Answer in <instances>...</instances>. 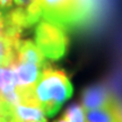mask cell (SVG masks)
Wrapping results in <instances>:
<instances>
[{
    "mask_svg": "<svg viewBox=\"0 0 122 122\" xmlns=\"http://www.w3.org/2000/svg\"><path fill=\"white\" fill-rule=\"evenodd\" d=\"M13 1L18 8H27L34 0H13Z\"/></svg>",
    "mask_w": 122,
    "mask_h": 122,
    "instance_id": "obj_13",
    "label": "cell"
},
{
    "mask_svg": "<svg viewBox=\"0 0 122 122\" xmlns=\"http://www.w3.org/2000/svg\"><path fill=\"white\" fill-rule=\"evenodd\" d=\"M37 2L42 19L67 30L93 22L100 0H37Z\"/></svg>",
    "mask_w": 122,
    "mask_h": 122,
    "instance_id": "obj_1",
    "label": "cell"
},
{
    "mask_svg": "<svg viewBox=\"0 0 122 122\" xmlns=\"http://www.w3.org/2000/svg\"><path fill=\"white\" fill-rule=\"evenodd\" d=\"M20 40L2 35L0 37V67L11 68L16 65L17 46Z\"/></svg>",
    "mask_w": 122,
    "mask_h": 122,
    "instance_id": "obj_7",
    "label": "cell"
},
{
    "mask_svg": "<svg viewBox=\"0 0 122 122\" xmlns=\"http://www.w3.org/2000/svg\"><path fill=\"white\" fill-rule=\"evenodd\" d=\"M69 39L65 28L42 19L35 28V44L50 60H59L67 52Z\"/></svg>",
    "mask_w": 122,
    "mask_h": 122,
    "instance_id": "obj_3",
    "label": "cell"
},
{
    "mask_svg": "<svg viewBox=\"0 0 122 122\" xmlns=\"http://www.w3.org/2000/svg\"><path fill=\"white\" fill-rule=\"evenodd\" d=\"M15 75L16 86L19 87H30L35 86L40 78V75L43 68L34 63L28 62H18L11 67Z\"/></svg>",
    "mask_w": 122,
    "mask_h": 122,
    "instance_id": "obj_5",
    "label": "cell"
},
{
    "mask_svg": "<svg viewBox=\"0 0 122 122\" xmlns=\"http://www.w3.org/2000/svg\"><path fill=\"white\" fill-rule=\"evenodd\" d=\"M0 122H22L15 111V105L0 98Z\"/></svg>",
    "mask_w": 122,
    "mask_h": 122,
    "instance_id": "obj_10",
    "label": "cell"
},
{
    "mask_svg": "<svg viewBox=\"0 0 122 122\" xmlns=\"http://www.w3.org/2000/svg\"><path fill=\"white\" fill-rule=\"evenodd\" d=\"M15 111L22 122H46V117L37 106L18 104L15 105Z\"/></svg>",
    "mask_w": 122,
    "mask_h": 122,
    "instance_id": "obj_9",
    "label": "cell"
},
{
    "mask_svg": "<svg viewBox=\"0 0 122 122\" xmlns=\"http://www.w3.org/2000/svg\"><path fill=\"white\" fill-rule=\"evenodd\" d=\"M113 96L111 95L105 86L103 85H93L87 87L81 95V106L84 111L95 110L114 103Z\"/></svg>",
    "mask_w": 122,
    "mask_h": 122,
    "instance_id": "obj_4",
    "label": "cell"
},
{
    "mask_svg": "<svg viewBox=\"0 0 122 122\" xmlns=\"http://www.w3.org/2000/svg\"><path fill=\"white\" fill-rule=\"evenodd\" d=\"M18 62L34 63L41 68H44L48 65L43 53L40 51L36 44L30 40H20V42L18 43L16 63Z\"/></svg>",
    "mask_w": 122,
    "mask_h": 122,
    "instance_id": "obj_6",
    "label": "cell"
},
{
    "mask_svg": "<svg viewBox=\"0 0 122 122\" xmlns=\"http://www.w3.org/2000/svg\"><path fill=\"white\" fill-rule=\"evenodd\" d=\"M63 119L68 122H85V111L80 104H71L66 110Z\"/></svg>",
    "mask_w": 122,
    "mask_h": 122,
    "instance_id": "obj_11",
    "label": "cell"
},
{
    "mask_svg": "<svg viewBox=\"0 0 122 122\" xmlns=\"http://www.w3.org/2000/svg\"><path fill=\"white\" fill-rule=\"evenodd\" d=\"M34 91L40 109L45 117L52 118L59 112L62 104L71 97L74 87L63 70L53 69L46 65L41 71Z\"/></svg>",
    "mask_w": 122,
    "mask_h": 122,
    "instance_id": "obj_2",
    "label": "cell"
},
{
    "mask_svg": "<svg viewBox=\"0 0 122 122\" xmlns=\"http://www.w3.org/2000/svg\"><path fill=\"white\" fill-rule=\"evenodd\" d=\"M85 122H121L113 104L95 110L85 111Z\"/></svg>",
    "mask_w": 122,
    "mask_h": 122,
    "instance_id": "obj_8",
    "label": "cell"
},
{
    "mask_svg": "<svg viewBox=\"0 0 122 122\" xmlns=\"http://www.w3.org/2000/svg\"><path fill=\"white\" fill-rule=\"evenodd\" d=\"M13 0H0V11H8L13 8Z\"/></svg>",
    "mask_w": 122,
    "mask_h": 122,
    "instance_id": "obj_12",
    "label": "cell"
},
{
    "mask_svg": "<svg viewBox=\"0 0 122 122\" xmlns=\"http://www.w3.org/2000/svg\"><path fill=\"white\" fill-rule=\"evenodd\" d=\"M4 27H5L4 14H2V11H0V37L2 36V33H4Z\"/></svg>",
    "mask_w": 122,
    "mask_h": 122,
    "instance_id": "obj_14",
    "label": "cell"
},
{
    "mask_svg": "<svg viewBox=\"0 0 122 122\" xmlns=\"http://www.w3.org/2000/svg\"><path fill=\"white\" fill-rule=\"evenodd\" d=\"M56 122H68L66 119H63V118H61V119H59V120H57Z\"/></svg>",
    "mask_w": 122,
    "mask_h": 122,
    "instance_id": "obj_15",
    "label": "cell"
}]
</instances>
